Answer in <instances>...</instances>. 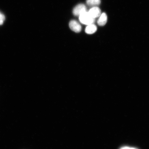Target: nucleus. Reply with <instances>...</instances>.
Here are the masks:
<instances>
[{
  "label": "nucleus",
  "mask_w": 149,
  "mask_h": 149,
  "mask_svg": "<svg viewBox=\"0 0 149 149\" xmlns=\"http://www.w3.org/2000/svg\"><path fill=\"white\" fill-rule=\"evenodd\" d=\"M79 20L82 24L87 25L93 24L95 22V19L91 17L87 12L80 15Z\"/></svg>",
  "instance_id": "obj_1"
},
{
  "label": "nucleus",
  "mask_w": 149,
  "mask_h": 149,
  "mask_svg": "<svg viewBox=\"0 0 149 149\" xmlns=\"http://www.w3.org/2000/svg\"><path fill=\"white\" fill-rule=\"evenodd\" d=\"M87 12L86 6L83 4H79L74 7L73 10V14L74 16H79L83 13Z\"/></svg>",
  "instance_id": "obj_2"
},
{
  "label": "nucleus",
  "mask_w": 149,
  "mask_h": 149,
  "mask_svg": "<svg viewBox=\"0 0 149 149\" xmlns=\"http://www.w3.org/2000/svg\"><path fill=\"white\" fill-rule=\"evenodd\" d=\"M69 26L72 30L76 33H79L81 31V25L75 20H71L70 22Z\"/></svg>",
  "instance_id": "obj_3"
},
{
  "label": "nucleus",
  "mask_w": 149,
  "mask_h": 149,
  "mask_svg": "<svg viewBox=\"0 0 149 149\" xmlns=\"http://www.w3.org/2000/svg\"><path fill=\"white\" fill-rule=\"evenodd\" d=\"M88 13L91 17L94 18L99 17L101 14V11L97 7H93L88 11Z\"/></svg>",
  "instance_id": "obj_4"
},
{
  "label": "nucleus",
  "mask_w": 149,
  "mask_h": 149,
  "mask_svg": "<svg viewBox=\"0 0 149 149\" xmlns=\"http://www.w3.org/2000/svg\"><path fill=\"white\" fill-rule=\"evenodd\" d=\"M107 17L105 13H103L100 15L98 20L97 23L99 25L104 26L107 23Z\"/></svg>",
  "instance_id": "obj_5"
},
{
  "label": "nucleus",
  "mask_w": 149,
  "mask_h": 149,
  "mask_svg": "<svg viewBox=\"0 0 149 149\" xmlns=\"http://www.w3.org/2000/svg\"><path fill=\"white\" fill-rule=\"evenodd\" d=\"M97 30V27L96 26L92 24L87 25L85 29V32L87 34H91L95 33Z\"/></svg>",
  "instance_id": "obj_6"
},
{
  "label": "nucleus",
  "mask_w": 149,
  "mask_h": 149,
  "mask_svg": "<svg viewBox=\"0 0 149 149\" xmlns=\"http://www.w3.org/2000/svg\"><path fill=\"white\" fill-rule=\"evenodd\" d=\"M101 1L100 0H87L86 3L89 6L96 7L99 5Z\"/></svg>",
  "instance_id": "obj_7"
},
{
  "label": "nucleus",
  "mask_w": 149,
  "mask_h": 149,
  "mask_svg": "<svg viewBox=\"0 0 149 149\" xmlns=\"http://www.w3.org/2000/svg\"><path fill=\"white\" fill-rule=\"evenodd\" d=\"M5 19V17L2 14H1V13H0V20H3L4 21Z\"/></svg>",
  "instance_id": "obj_8"
},
{
  "label": "nucleus",
  "mask_w": 149,
  "mask_h": 149,
  "mask_svg": "<svg viewBox=\"0 0 149 149\" xmlns=\"http://www.w3.org/2000/svg\"><path fill=\"white\" fill-rule=\"evenodd\" d=\"M120 149H137L135 148H130V147L125 146V147H122V148H120Z\"/></svg>",
  "instance_id": "obj_9"
}]
</instances>
